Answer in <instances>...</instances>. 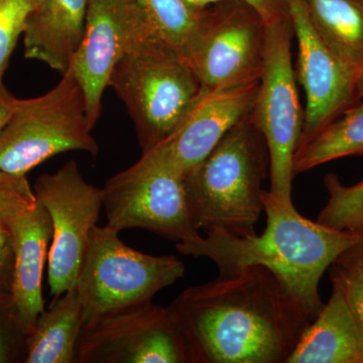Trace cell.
<instances>
[{"label": "cell", "mask_w": 363, "mask_h": 363, "mask_svg": "<svg viewBox=\"0 0 363 363\" xmlns=\"http://www.w3.org/2000/svg\"><path fill=\"white\" fill-rule=\"evenodd\" d=\"M194 363H288L313 319L266 267L219 272L169 305Z\"/></svg>", "instance_id": "6da1fadb"}, {"label": "cell", "mask_w": 363, "mask_h": 363, "mask_svg": "<svg viewBox=\"0 0 363 363\" xmlns=\"http://www.w3.org/2000/svg\"><path fill=\"white\" fill-rule=\"evenodd\" d=\"M267 214L264 233L238 238L213 230L198 240L177 243L182 255L207 257L220 274L260 266L271 271L313 320L323 307L319 284L324 272L354 243L351 231L302 216L292 202L262 192Z\"/></svg>", "instance_id": "7a4b0ae2"}, {"label": "cell", "mask_w": 363, "mask_h": 363, "mask_svg": "<svg viewBox=\"0 0 363 363\" xmlns=\"http://www.w3.org/2000/svg\"><path fill=\"white\" fill-rule=\"evenodd\" d=\"M269 176L267 142L250 113L184 176L198 229L238 238L255 235V224L264 211L262 184Z\"/></svg>", "instance_id": "3957f363"}, {"label": "cell", "mask_w": 363, "mask_h": 363, "mask_svg": "<svg viewBox=\"0 0 363 363\" xmlns=\"http://www.w3.org/2000/svg\"><path fill=\"white\" fill-rule=\"evenodd\" d=\"M108 86L125 104L143 152L173 133L202 88L183 55L156 30L117 62Z\"/></svg>", "instance_id": "277c9868"}, {"label": "cell", "mask_w": 363, "mask_h": 363, "mask_svg": "<svg viewBox=\"0 0 363 363\" xmlns=\"http://www.w3.org/2000/svg\"><path fill=\"white\" fill-rule=\"evenodd\" d=\"M92 130L84 91L69 69L42 96L18 99L0 130V171L26 175L45 160L70 150L96 157L99 147Z\"/></svg>", "instance_id": "5b68a950"}, {"label": "cell", "mask_w": 363, "mask_h": 363, "mask_svg": "<svg viewBox=\"0 0 363 363\" xmlns=\"http://www.w3.org/2000/svg\"><path fill=\"white\" fill-rule=\"evenodd\" d=\"M118 234L107 224L91 229L76 284L83 324L152 302L185 274V266L176 257L138 252L124 245Z\"/></svg>", "instance_id": "8992f818"}, {"label": "cell", "mask_w": 363, "mask_h": 363, "mask_svg": "<svg viewBox=\"0 0 363 363\" xmlns=\"http://www.w3.org/2000/svg\"><path fill=\"white\" fill-rule=\"evenodd\" d=\"M267 52V23L243 0L201 9L181 54L205 89L257 82Z\"/></svg>", "instance_id": "52a82bcc"}, {"label": "cell", "mask_w": 363, "mask_h": 363, "mask_svg": "<svg viewBox=\"0 0 363 363\" xmlns=\"http://www.w3.org/2000/svg\"><path fill=\"white\" fill-rule=\"evenodd\" d=\"M291 18L267 23V52L259 89L250 117L266 140L269 154V192L292 202L293 161L304 126L292 65Z\"/></svg>", "instance_id": "ba28073f"}, {"label": "cell", "mask_w": 363, "mask_h": 363, "mask_svg": "<svg viewBox=\"0 0 363 363\" xmlns=\"http://www.w3.org/2000/svg\"><path fill=\"white\" fill-rule=\"evenodd\" d=\"M102 193L107 225L118 233L143 228L177 243L201 236L189 207L184 177L147 155L109 179Z\"/></svg>", "instance_id": "9c48e42d"}, {"label": "cell", "mask_w": 363, "mask_h": 363, "mask_svg": "<svg viewBox=\"0 0 363 363\" xmlns=\"http://www.w3.org/2000/svg\"><path fill=\"white\" fill-rule=\"evenodd\" d=\"M77 363H194L171 308L135 306L83 324Z\"/></svg>", "instance_id": "30bf717a"}, {"label": "cell", "mask_w": 363, "mask_h": 363, "mask_svg": "<svg viewBox=\"0 0 363 363\" xmlns=\"http://www.w3.org/2000/svg\"><path fill=\"white\" fill-rule=\"evenodd\" d=\"M33 192L52 222L48 283L52 297L58 298L77 284L91 229L104 207V193L84 180L75 161L40 176Z\"/></svg>", "instance_id": "8fae6325"}, {"label": "cell", "mask_w": 363, "mask_h": 363, "mask_svg": "<svg viewBox=\"0 0 363 363\" xmlns=\"http://www.w3.org/2000/svg\"><path fill=\"white\" fill-rule=\"evenodd\" d=\"M154 30L143 0H87L84 35L69 69L84 91L93 128L114 66L138 40Z\"/></svg>", "instance_id": "7c38bea8"}, {"label": "cell", "mask_w": 363, "mask_h": 363, "mask_svg": "<svg viewBox=\"0 0 363 363\" xmlns=\"http://www.w3.org/2000/svg\"><path fill=\"white\" fill-rule=\"evenodd\" d=\"M259 89V81L222 89L202 87L173 133L143 154L185 176L250 113Z\"/></svg>", "instance_id": "4fadbf2b"}, {"label": "cell", "mask_w": 363, "mask_h": 363, "mask_svg": "<svg viewBox=\"0 0 363 363\" xmlns=\"http://www.w3.org/2000/svg\"><path fill=\"white\" fill-rule=\"evenodd\" d=\"M298 54L296 79L307 97L298 147L357 104L358 79L320 39L301 0H286ZM298 150V149H297Z\"/></svg>", "instance_id": "5bb4252c"}, {"label": "cell", "mask_w": 363, "mask_h": 363, "mask_svg": "<svg viewBox=\"0 0 363 363\" xmlns=\"http://www.w3.org/2000/svg\"><path fill=\"white\" fill-rule=\"evenodd\" d=\"M14 253L13 304L21 328L30 335L45 310L43 271L52 238L49 212L39 201L9 228Z\"/></svg>", "instance_id": "9a60e30c"}, {"label": "cell", "mask_w": 363, "mask_h": 363, "mask_svg": "<svg viewBox=\"0 0 363 363\" xmlns=\"http://www.w3.org/2000/svg\"><path fill=\"white\" fill-rule=\"evenodd\" d=\"M87 0H43L26 20V59L38 60L63 75L84 35Z\"/></svg>", "instance_id": "2e32d148"}, {"label": "cell", "mask_w": 363, "mask_h": 363, "mask_svg": "<svg viewBox=\"0 0 363 363\" xmlns=\"http://www.w3.org/2000/svg\"><path fill=\"white\" fill-rule=\"evenodd\" d=\"M288 363H363V330L337 283Z\"/></svg>", "instance_id": "e0dca14e"}, {"label": "cell", "mask_w": 363, "mask_h": 363, "mask_svg": "<svg viewBox=\"0 0 363 363\" xmlns=\"http://www.w3.org/2000/svg\"><path fill=\"white\" fill-rule=\"evenodd\" d=\"M83 326V307L74 286L52 298L26 339L25 363H75L76 347Z\"/></svg>", "instance_id": "ac0fdd59"}, {"label": "cell", "mask_w": 363, "mask_h": 363, "mask_svg": "<svg viewBox=\"0 0 363 363\" xmlns=\"http://www.w3.org/2000/svg\"><path fill=\"white\" fill-rule=\"evenodd\" d=\"M320 39L357 79L363 75V2L301 0Z\"/></svg>", "instance_id": "d6986e66"}, {"label": "cell", "mask_w": 363, "mask_h": 363, "mask_svg": "<svg viewBox=\"0 0 363 363\" xmlns=\"http://www.w3.org/2000/svg\"><path fill=\"white\" fill-rule=\"evenodd\" d=\"M351 156H363V101L346 109L336 121L298 147L294 156V176Z\"/></svg>", "instance_id": "ffe728a7"}, {"label": "cell", "mask_w": 363, "mask_h": 363, "mask_svg": "<svg viewBox=\"0 0 363 363\" xmlns=\"http://www.w3.org/2000/svg\"><path fill=\"white\" fill-rule=\"evenodd\" d=\"M324 184L329 199L318 221L351 231L355 235L354 243L335 262L363 267V180L353 186H345L337 176L328 174Z\"/></svg>", "instance_id": "44dd1931"}, {"label": "cell", "mask_w": 363, "mask_h": 363, "mask_svg": "<svg viewBox=\"0 0 363 363\" xmlns=\"http://www.w3.org/2000/svg\"><path fill=\"white\" fill-rule=\"evenodd\" d=\"M143 4L157 32L181 52L200 9L189 6L185 0H143Z\"/></svg>", "instance_id": "7402d4cb"}, {"label": "cell", "mask_w": 363, "mask_h": 363, "mask_svg": "<svg viewBox=\"0 0 363 363\" xmlns=\"http://www.w3.org/2000/svg\"><path fill=\"white\" fill-rule=\"evenodd\" d=\"M43 0H0V79L4 77L30 14Z\"/></svg>", "instance_id": "603a6c76"}, {"label": "cell", "mask_w": 363, "mask_h": 363, "mask_svg": "<svg viewBox=\"0 0 363 363\" xmlns=\"http://www.w3.org/2000/svg\"><path fill=\"white\" fill-rule=\"evenodd\" d=\"M38 200L26 175L0 171V224L9 233L14 222L32 209Z\"/></svg>", "instance_id": "cb8c5ba5"}, {"label": "cell", "mask_w": 363, "mask_h": 363, "mask_svg": "<svg viewBox=\"0 0 363 363\" xmlns=\"http://www.w3.org/2000/svg\"><path fill=\"white\" fill-rule=\"evenodd\" d=\"M28 336L21 328L11 295L0 297V363L26 362Z\"/></svg>", "instance_id": "d4e9b609"}, {"label": "cell", "mask_w": 363, "mask_h": 363, "mask_svg": "<svg viewBox=\"0 0 363 363\" xmlns=\"http://www.w3.org/2000/svg\"><path fill=\"white\" fill-rule=\"evenodd\" d=\"M330 278L343 291L351 311L363 330V267L334 262L330 267Z\"/></svg>", "instance_id": "484cf974"}, {"label": "cell", "mask_w": 363, "mask_h": 363, "mask_svg": "<svg viewBox=\"0 0 363 363\" xmlns=\"http://www.w3.org/2000/svg\"><path fill=\"white\" fill-rule=\"evenodd\" d=\"M185 1L192 9H201L222 0H185ZM243 1L255 7L262 14L266 23L290 18L286 0H243Z\"/></svg>", "instance_id": "4316f807"}, {"label": "cell", "mask_w": 363, "mask_h": 363, "mask_svg": "<svg viewBox=\"0 0 363 363\" xmlns=\"http://www.w3.org/2000/svg\"><path fill=\"white\" fill-rule=\"evenodd\" d=\"M13 250H0V297L13 293Z\"/></svg>", "instance_id": "83f0119b"}, {"label": "cell", "mask_w": 363, "mask_h": 363, "mask_svg": "<svg viewBox=\"0 0 363 363\" xmlns=\"http://www.w3.org/2000/svg\"><path fill=\"white\" fill-rule=\"evenodd\" d=\"M18 98L14 97L4 84V81L0 79V130L4 128L9 117L13 112Z\"/></svg>", "instance_id": "f1b7e54d"}, {"label": "cell", "mask_w": 363, "mask_h": 363, "mask_svg": "<svg viewBox=\"0 0 363 363\" xmlns=\"http://www.w3.org/2000/svg\"><path fill=\"white\" fill-rule=\"evenodd\" d=\"M0 250H13L11 234L0 224Z\"/></svg>", "instance_id": "f546056e"}, {"label": "cell", "mask_w": 363, "mask_h": 363, "mask_svg": "<svg viewBox=\"0 0 363 363\" xmlns=\"http://www.w3.org/2000/svg\"><path fill=\"white\" fill-rule=\"evenodd\" d=\"M357 92H358V96H359L360 99H362V98H363V75L360 76V78L358 79Z\"/></svg>", "instance_id": "4dcf8cb0"}, {"label": "cell", "mask_w": 363, "mask_h": 363, "mask_svg": "<svg viewBox=\"0 0 363 363\" xmlns=\"http://www.w3.org/2000/svg\"><path fill=\"white\" fill-rule=\"evenodd\" d=\"M360 1L363 2V0H360Z\"/></svg>", "instance_id": "1f68e13d"}]
</instances>
